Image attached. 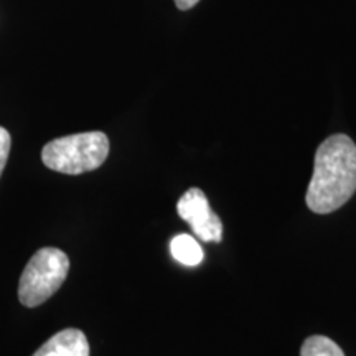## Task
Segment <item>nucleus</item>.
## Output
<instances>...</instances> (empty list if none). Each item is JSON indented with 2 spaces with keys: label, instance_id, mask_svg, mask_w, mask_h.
Listing matches in <instances>:
<instances>
[{
  "label": "nucleus",
  "instance_id": "nucleus-1",
  "mask_svg": "<svg viewBox=\"0 0 356 356\" xmlns=\"http://www.w3.org/2000/svg\"><path fill=\"white\" fill-rule=\"evenodd\" d=\"M356 191V144L335 134L318 145L305 203L317 215L341 208Z\"/></svg>",
  "mask_w": 356,
  "mask_h": 356
},
{
  "label": "nucleus",
  "instance_id": "nucleus-2",
  "mask_svg": "<svg viewBox=\"0 0 356 356\" xmlns=\"http://www.w3.org/2000/svg\"><path fill=\"white\" fill-rule=\"evenodd\" d=\"M108 155L109 139L99 131L60 137L48 142L42 150L44 165L65 175H81L96 170L106 162Z\"/></svg>",
  "mask_w": 356,
  "mask_h": 356
},
{
  "label": "nucleus",
  "instance_id": "nucleus-3",
  "mask_svg": "<svg viewBox=\"0 0 356 356\" xmlns=\"http://www.w3.org/2000/svg\"><path fill=\"white\" fill-rule=\"evenodd\" d=\"M70 273V259L61 249L42 248L26 262L19 282V300L33 309L47 302L63 286Z\"/></svg>",
  "mask_w": 356,
  "mask_h": 356
},
{
  "label": "nucleus",
  "instance_id": "nucleus-4",
  "mask_svg": "<svg viewBox=\"0 0 356 356\" xmlns=\"http://www.w3.org/2000/svg\"><path fill=\"white\" fill-rule=\"evenodd\" d=\"M178 216L188 222L197 238L207 243H220L222 238V222L211 210L207 195L200 188H190L177 203Z\"/></svg>",
  "mask_w": 356,
  "mask_h": 356
},
{
  "label": "nucleus",
  "instance_id": "nucleus-5",
  "mask_svg": "<svg viewBox=\"0 0 356 356\" xmlns=\"http://www.w3.org/2000/svg\"><path fill=\"white\" fill-rule=\"evenodd\" d=\"M33 356H89L88 338L78 328H66L44 341Z\"/></svg>",
  "mask_w": 356,
  "mask_h": 356
},
{
  "label": "nucleus",
  "instance_id": "nucleus-6",
  "mask_svg": "<svg viewBox=\"0 0 356 356\" xmlns=\"http://www.w3.org/2000/svg\"><path fill=\"white\" fill-rule=\"evenodd\" d=\"M170 251L173 259L180 262V264L195 267L202 264L204 259L203 248L193 236L190 234H178L170 241Z\"/></svg>",
  "mask_w": 356,
  "mask_h": 356
},
{
  "label": "nucleus",
  "instance_id": "nucleus-7",
  "mask_svg": "<svg viewBox=\"0 0 356 356\" xmlns=\"http://www.w3.org/2000/svg\"><path fill=\"white\" fill-rule=\"evenodd\" d=\"M300 356H345V353L332 338L314 335L304 341L300 348Z\"/></svg>",
  "mask_w": 356,
  "mask_h": 356
},
{
  "label": "nucleus",
  "instance_id": "nucleus-8",
  "mask_svg": "<svg viewBox=\"0 0 356 356\" xmlns=\"http://www.w3.org/2000/svg\"><path fill=\"white\" fill-rule=\"evenodd\" d=\"M10 145H12L10 134H8L6 127H0V177H2L3 168H6L8 154H10Z\"/></svg>",
  "mask_w": 356,
  "mask_h": 356
},
{
  "label": "nucleus",
  "instance_id": "nucleus-9",
  "mask_svg": "<svg viewBox=\"0 0 356 356\" xmlns=\"http://www.w3.org/2000/svg\"><path fill=\"white\" fill-rule=\"evenodd\" d=\"M198 0H175V6L180 8V10H188L193 6H197Z\"/></svg>",
  "mask_w": 356,
  "mask_h": 356
}]
</instances>
